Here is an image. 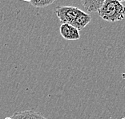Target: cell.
Listing matches in <instances>:
<instances>
[{"mask_svg": "<svg viewBox=\"0 0 125 119\" xmlns=\"http://www.w3.org/2000/svg\"><path fill=\"white\" fill-rule=\"evenodd\" d=\"M97 12L104 20L114 23L124 19L125 7L117 0H104Z\"/></svg>", "mask_w": 125, "mask_h": 119, "instance_id": "1", "label": "cell"}, {"mask_svg": "<svg viewBox=\"0 0 125 119\" xmlns=\"http://www.w3.org/2000/svg\"><path fill=\"white\" fill-rule=\"evenodd\" d=\"M81 10L71 6H59L56 7L55 14L62 24H73L76 17Z\"/></svg>", "mask_w": 125, "mask_h": 119, "instance_id": "2", "label": "cell"}, {"mask_svg": "<svg viewBox=\"0 0 125 119\" xmlns=\"http://www.w3.org/2000/svg\"><path fill=\"white\" fill-rule=\"evenodd\" d=\"M59 32L62 37L67 40H77L80 39L79 31L69 24H62L59 27Z\"/></svg>", "mask_w": 125, "mask_h": 119, "instance_id": "3", "label": "cell"}, {"mask_svg": "<svg viewBox=\"0 0 125 119\" xmlns=\"http://www.w3.org/2000/svg\"><path fill=\"white\" fill-rule=\"evenodd\" d=\"M10 119H47L41 113L34 110H26V111L15 112Z\"/></svg>", "mask_w": 125, "mask_h": 119, "instance_id": "4", "label": "cell"}, {"mask_svg": "<svg viewBox=\"0 0 125 119\" xmlns=\"http://www.w3.org/2000/svg\"><path fill=\"white\" fill-rule=\"evenodd\" d=\"M91 20H92V16L81 10L76 17L75 20L74 21L72 26L76 27L79 31H81L89 24Z\"/></svg>", "mask_w": 125, "mask_h": 119, "instance_id": "5", "label": "cell"}, {"mask_svg": "<svg viewBox=\"0 0 125 119\" xmlns=\"http://www.w3.org/2000/svg\"><path fill=\"white\" fill-rule=\"evenodd\" d=\"M82 5L88 12H97L104 0H80Z\"/></svg>", "mask_w": 125, "mask_h": 119, "instance_id": "6", "label": "cell"}, {"mask_svg": "<svg viewBox=\"0 0 125 119\" xmlns=\"http://www.w3.org/2000/svg\"><path fill=\"white\" fill-rule=\"evenodd\" d=\"M55 1V0H31L30 2L33 7L37 8H42L50 6Z\"/></svg>", "mask_w": 125, "mask_h": 119, "instance_id": "7", "label": "cell"}, {"mask_svg": "<svg viewBox=\"0 0 125 119\" xmlns=\"http://www.w3.org/2000/svg\"><path fill=\"white\" fill-rule=\"evenodd\" d=\"M21 1H25V2H30L31 0H21Z\"/></svg>", "mask_w": 125, "mask_h": 119, "instance_id": "8", "label": "cell"}, {"mask_svg": "<svg viewBox=\"0 0 125 119\" xmlns=\"http://www.w3.org/2000/svg\"><path fill=\"white\" fill-rule=\"evenodd\" d=\"M117 1H119V2H125V0H117Z\"/></svg>", "mask_w": 125, "mask_h": 119, "instance_id": "9", "label": "cell"}, {"mask_svg": "<svg viewBox=\"0 0 125 119\" xmlns=\"http://www.w3.org/2000/svg\"><path fill=\"white\" fill-rule=\"evenodd\" d=\"M121 119H125V117H124V118H121Z\"/></svg>", "mask_w": 125, "mask_h": 119, "instance_id": "10", "label": "cell"}]
</instances>
